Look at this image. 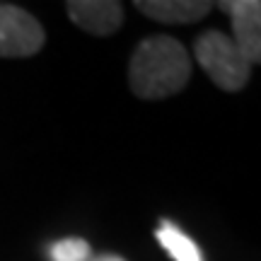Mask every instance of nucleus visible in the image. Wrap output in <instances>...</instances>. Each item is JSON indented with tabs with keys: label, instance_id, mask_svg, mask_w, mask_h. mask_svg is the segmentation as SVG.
I'll use <instances>...</instances> for the list:
<instances>
[{
	"label": "nucleus",
	"instance_id": "obj_3",
	"mask_svg": "<svg viewBox=\"0 0 261 261\" xmlns=\"http://www.w3.org/2000/svg\"><path fill=\"white\" fill-rule=\"evenodd\" d=\"M46 32L27 10L3 3L0 5V58H27L44 48Z\"/></svg>",
	"mask_w": 261,
	"mask_h": 261
},
{
	"label": "nucleus",
	"instance_id": "obj_4",
	"mask_svg": "<svg viewBox=\"0 0 261 261\" xmlns=\"http://www.w3.org/2000/svg\"><path fill=\"white\" fill-rule=\"evenodd\" d=\"M220 8L232 19V41L249 63H261V0H225Z\"/></svg>",
	"mask_w": 261,
	"mask_h": 261
},
{
	"label": "nucleus",
	"instance_id": "obj_7",
	"mask_svg": "<svg viewBox=\"0 0 261 261\" xmlns=\"http://www.w3.org/2000/svg\"><path fill=\"white\" fill-rule=\"evenodd\" d=\"M155 240L174 261H205L198 244L172 220H160V227L155 230Z\"/></svg>",
	"mask_w": 261,
	"mask_h": 261
},
{
	"label": "nucleus",
	"instance_id": "obj_5",
	"mask_svg": "<svg viewBox=\"0 0 261 261\" xmlns=\"http://www.w3.org/2000/svg\"><path fill=\"white\" fill-rule=\"evenodd\" d=\"M65 10L77 27L94 37H109L123 24V8L116 0H70Z\"/></svg>",
	"mask_w": 261,
	"mask_h": 261
},
{
	"label": "nucleus",
	"instance_id": "obj_1",
	"mask_svg": "<svg viewBox=\"0 0 261 261\" xmlns=\"http://www.w3.org/2000/svg\"><path fill=\"white\" fill-rule=\"evenodd\" d=\"M191 77V56L174 37L143 39L128 65L130 90L140 99H165L184 90Z\"/></svg>",
	"mask_w": 261,
	"mask_h": 261
},
{
	"label": "nucleus",
	"instance_id": "obj_2",
	"mask_svg": "<svg viewBox=\"0 0 261 261\" xmlns=\"http://www.w3.org/2000/svg\"><path fill=\"white\" fill-rule=\"evenodd\" d=\"M194 56L208 77L225 92H240L249 83L252 63L242 56L232 37L218 29L203 32L194 44Z\"/></svg>",
	"mask_w": 261,
	"mask_h": 261
},
{
	"label": "nucleus",
	"instance_id": "obj_6",
	"mask_svg": "<svg viewBox=\"0 0 261 261\" xmlns=\"http://www.w3.org/2000/svg\"><path fill=\"white\" fill-rule=\"evenodd\" d=\"M136 8L145 17L162 24H191L203 19L213 10V3L208 0H138Z\"/></svg>",
	"mask_w": 261,
	"mask_h": 261
},
{
	"label": "nucleus",
	"instance_id": "obj_8",
	"mask_svg": "<svg viewBox=\"0 0 261 261\" xmlns=\"http://www.w3.org/2000/svg\"><path fill=\"white\" fill-rule=\"evenodd\" d=\"M48 256H51V261H90L92 249L80 237H65V240H58L51 244Z\"/></svg>",
	"mask_w": 261,
	"mask_h": 261
},
{
	"label": "nucleus",
	"instance_id": "obj_9",
	"mask_svg": "<svg viewBox=\"0 0 261 261\" xmlns=\"http://www.w3.org/2000/svg\"><path fill=\"white\" fill-rule=\"evenodd\" d=\"M90 261H126V259L116 256V254H102V256H94V259H90Z\"/></svg>",
	"mask_w": 261,
	"mask_h": 261
}]
</instances>
